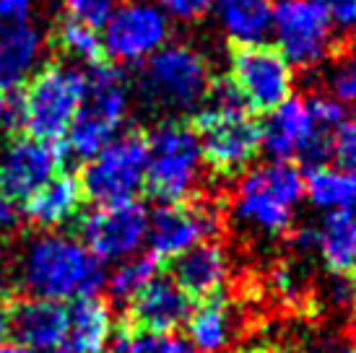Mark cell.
I'll return each mask as SVG.
<instances>
[{
	"label": "cell",
	"mask_w": 356,
	"mask_h": 353,
	"mask_svg": "<svg viewBox=\"0 0 356 353\" xmlns=\"http://www.w3.org/2000/svg\"><path fill=\"white\" fill-rule=\"evenodd\" d=\"M19 278L29 296L50 302H76L99 294L107 273L79 239L44 231L24 247Z\"/></svg>",
	"instance_id": "cell-1"
},
{
	"label": "cell",
	"mask_w": 356,
	"mask_h": 353,
	"mask_svg": "<svg viewBox=\"0 0 356 353\" xmlns=\"http://www.w3.org/2000/svg\"><path fill=\"white\" fill-rule=\"evenodd\" d=\"M203 101L206 107L193 122L203 161L213 172L227 176L248 169L263 148V133L260 125L250 117L234 83L229 79L211 81Z\"/></svg>",
	"instance_id": "cell-2"
},
{
	"label": "cell",
	"mask_w": 356,
	"mask_h": 353,
	"mask_svg": "<svg viewBox=\"0 0 356 353\" xmlns=\"http://www.w3.org/2000/svg\"><path fill=\"white\" fill-rule=\"evenodd\" d=\"M86 94V76L68 65H47L37 70L26 86L16 91V128L24 136L60 143L68 136Z\"/></svg>",
	"instance_id": "cell-3"
},
{
	"label": "cell",
	"mask_w": 356,
	"mask_h": 353,
	"mask_svg": "<svg viewBox=\"0 0 356 353\" xmlns=\"http://www.w3.org/2000/svg\"><path fill=\"white\" fill-rule=\"evenodd\" d=\"M305 197V174L291 161H273L239 179L232 208L245 229L260 236H281Z\"/></svg>",
	"instance_id": "cell-4"
},
{
	"label": "cell",
	"mask_w": 356,
	"mask_h": 353,
	"mask_svg": "<svg viewBox=\"0 0 356 353\" xmlns=\"http://www.w3.org/2000/svg\"><path fill=\"white\" fill-rule=\"evenodd\" d=\"M86 76V94L65 143L70 156L89 161L107 146L128 115V86L115 63H94Z\"/></svg>",
	"instance_id": "cell-5"
},
{
	"label": "cell",
	"mask_w": 356,
	"mask_h": 353,
	"mask_svg": "<svg viewBox=\"0 0 356 353\" xmlns=\"http://www.w3.org/2000/svg\"><path fill=\"white\" fill-rule=\"evenodd\" d=\"M146 143H149V164H146L143 187L161 206L188 200L203 169L200 140L193 125L167 120L151 130Z\"/></svg>",
	"instance_id": "cell-6"
},
{
	"label": "cell",
	"mask_w": 356,
	"mask_h": 353,
	"mask_svg": "<svg viewBox=\"0 0 356 353\" xmlns=\"http://www.w3.org/2000/svg\"><path fill=\"white\" fill-rule=\"evenodd\" d=\"M211 86V70L198 49L164 44L140 70L138 91L151 109L188 112L203 104Z\"/></svg>",
	"instance_id": "cell-7"
},
{
	"label": "cell",
	"mask_w": 356,
	"mask_h": 353,
	"mask_svg": "<svg viewBox=\"0 0 356 353\" xmlns=\"http://www.w3.org/2000/svg\"><path fill=\"white\" fill-rule=\"evenodd\" d=\"M149 143L143 133H125L112 138L81 172V190L97 206L133 200L146 182Z\"/></svg>",
	"instance_id": "cell-8"
},
{
	"label": "cell",
	"mask_w": 356,
	"mask_h": 353,
	"mask_svg": "<svg viewBox=\"0 0 356 353\" xmlns=\"http://www.w3.org/2000/svg\"><path fill=\"white\" fill-rule=\"evenodd\" d=\"M260 133H263V148L276 161L299 158L307 167H320L333 158L336 133L320 128L312 120L309 101L297 94L284 99L276 109L268 112Z\"/></svg>",
	"instance_id": "cell-9"
},
{
	"label": "cell",
	"mask_w": 356,
	"mask_h": 353,
	"mask_svg": "<svg viewBox=\"0 0 356 353\" xmlns=\"http://www.w3.org/2000/svg\"><path fill=\"white\" fill-rule=\"evenodd\" d=\"M234 83L248 112H270L284 99L291 97L294 73L289 60L278 47L263 44H239L232 49V73Z\"/></svg>",
	"instance_id": "cell-10"
},
{
	"label": "cell",
	"mask_w": 356,
	"mask_h": 353,
	"mask_svg": "<svg viewBox=\"0 0 356 353\" xmlns=\"http://www.w3.org/2000/svg\"><path fill=\"white\" fill-rule=\"evenodd\" d=\"M273 34L289 65L312 68L323 63L333 42V21L317 0H278L273 6Z\"/></svg>",
	"instance_id": "cell-11"
},
{
	"label": "cell",
	"mask_w": 356,
	"mask_h": 353,
	"mask_svg": "<svg viewBox=\"0 0 356 353\" xmlns=\"http://www.w3.org/2000/svg\"><path fill=\"white\" fill-rule=\"evenodd\" d=\"M149 236V211L138 200L97 206L79 221V242L99 263L128 260Z\"/></svg>",
	"instance_id": "cell-12"
},
{
	"label": "cell",
	"mask_w": 356,
	"mask_h": 353,
	"mask_svg": "<svg viewBox=\"0 0 356 353\" xmlns=\"http://www.w3.org/2000/svg\"><path fill=\"white\" fill-rule=\"evenodd\" d=\"M167 40V13L154 3L130 0L118 6L104 21L102 49L112 63H140L164 47Z\"/></svg>",
	"instance_id": "cell-13"
},
{
	"label": "cell",
	"mask_w": 356,
	"mask_h": 353,
	"mask_svg": "<svg viewBox=\"0 0 356 353\" xmlns=\"http://www.w3.org/2000/svg\"><path fill=\"white\" fill-rule=\"evenodd\" d=\"M63 151L58 143H44L37 138L21 136L0 156V200L21 206L44 182L60 172Z\"/></svg>",
	"instance_id": "cell-14"
},
{
	"label": "cell",
	"mask_w": 356,
	"mask_h": 353,
	"mask_svg": "<svg viewBox=\"0 0 356 353\" xmlns=\"http://www.w3.org/2000/svg\"><path fill=\"white\" fill-rule=\"evenodd\" d=\"M218 211L208 203H167L149 218L151 255L172 260L218 234Z\"/></svg>",
	"instance_id": "cell-15"
},
{
	"label": "cell",
	"mask_w": 356,
	"mask_h": 353,
	"mask_svg": "<svg viewBox=\"0 0 356 353\" xmlns=\"http://www.w3.org/2000/svg\"><path fill=\"white\" fill-rule=\"evenodd\" d=\"M193 302L172 275H154L128 302V327L143 333H175L185 327Z\"/></svg>",
	"instance_id": "cell-16"
},
{
	"label": "cell",
	"mask_w": 356,
	"mask_h": 353,
	"mask_svg": "<svg viewBox=\"0 0 356 353\" xmlns=\"http://www.w3.org/2000/svg\"><path fill=\"white\" fill-rule=\"evenodd\" d=\"M10 340L31 353H50L68 338V306L29 296L10 304Z\"/></svg>",
	"instance_id": "cell-17"
},
{
	"label": "cell",
	"mask_w": 356,
	"mask_h": 353,
	"mask_svg": "<svg viewBox=\"0 0 356 353\" xmlns=\"http://www.w3.org/2000/svg\"><path fill=\"white\" fill-rule=\"evenodd\" d=\"M172 278L190 296V302H203L218 296L229 278L227 249L208 239L172 257Z\"/></svg>",
	"instance_id": "cell-18"
},
{
	"label": "cell",
	"mask_w": 356,
	"mask_h": 353,
	"mask_svg": "<svg viewBox=\"0 0 356 353\" xmlns=\"http://www.w3.org/2000/svg\"><path fill=\"white\" fill-rule=\"evenodd\" d=\"M81 203H83V190L79 176L58 172L24 203V218H29L31 224L44 231H52L79 216Z\"/></svg>",
	"instance_id": "cell-19"
},
{
	"label": "cell",
	"mask_w": 356,
	"mask_h": 353,
	"mask_svg": "<svg viewBox=\"0 0 356 353\" xmlns=\"http://www.w3.org/2000/svg\"><path fill=\"white\" fill-rule=\"evenodd\" d=\"M44 40L31 24L0 31V94H16L37 65Z\"/></svg>",
	"instance_id": "cell-20"
},
{
	"label": "cell",
	"mask_w": 356,
	"mask_h": 353,
	"mask_svg": "<svg viewBox=\"0 0 356 353\" xmlns=\"http://www.w3.org/2000/svg\"><path fill=\"white\" fill-rule=\"evenodd\" d=\"M273 0H213L218 26L234 44H263L273 31Z\"/></svg>",
	"instance_id": "cell-21"
},
{
	"label": "cell",
	"mask_w": 356,
	"mask_h": 353,
	"mask_svg": "<svg viewBox=\"0 0 356 353\" xmlns=\"http://www.w3.org/2000/svg\"><path fill=\"white\" fill-rule=\"evenodd\" d=\"M315 247L333 275H356V211H330L315 229Z\"/></svg>",
	"instance_id": "cell-22"
},
{
	"label": "cell",
	"mask_w": 356,
	"mask_h": 353,
	"mask_svg": "<svg viewBox=\"0 0 356 353\" xmlns=\"http://www.w3.org/2000/svg\"><path fill=\"white\" fill-rule=\"evenodd\" d=\"M68 348L76 353H104L112 343V314L99 296H83L68 306Z\"/></svg>",
	"instance_id": "cell-23"
},
{
	"label": "cell",
	"mask_w": 356,
	"mask_h": 353,
	"mask_svg": "<svg viewBox=\"0 0 356 353\" xmlns=\"http://www.w3.org/2000/svg\"><path fill=\"white\" fill-rule=\"evenodd\" d=\"M188 343L195 348V353H221L227 351L234 338V314L224 296L203 299L193 312L188 322Z\"/></svg>",
	"instance_id": "cell-24"
},
{
	"label": "cell",
	"mask_w": 356,
	"mask_h": 353,
	"mask_svg": "<svg viewBox=\"0 0 356 353\" xmlns=\"http://www.w3.org/2000/svg\"><path fill=\"white\" fill-rule=\"evenodd\" d=\"M305 195L323 211H354L356 208V169L346 167H309L305 174Z\"/></svg>",
	"instance_id": "cell-25"
},
{
	"label": "cell",
	"mask_w": 356,
	"mask_h": 353,
	"mask_svg": "<svg viewBox=\"0 0 356 353\" xmlns=\"http://www.w3.org/2000/svg\"><path fill=\"white\" fill-rule=\"evenodd\" d=\"M154 275H159V257L156 255H133L118 265V270H112L104 286H107L109 296L115 302H125L128 304L133 296L138 294L143 286L149 284Z\"/></svg>",
	"instance_id": "cell-26"
},
{
	"label": "cell",
	"mask_w": 356,
	"mask_h": 353,
	"mask_svg": "<svg viewBox=\"0 0 356 353\" xmlns=\"http://www.w3.org/2000/svg\"><path fill=\"white\" fill-rule=\"evenodd\" d=\"M109 345L112 353H195L188 338H179L177 333H143L128 325H122L120 333L112 335Z\"/></svg>",
	"instance_id": "cell-27"
},
{
	"label": "cell",
	"mask_w": 356,
	"mask_h": 353,
	"mask_svg": "<svg viewBox=\"0 0 356 353\" xmlns=\"http://www.w3.org/2000/svg\"><path fill=\"white\" fill-rule=\"evenodd\" d=\"M55 44L65 58L81 60V63H99L104 49H102V37L94 26H86L81 21H63L55 31Z\"/></svg>",
	"instance_id": "cell-28"
},
{
	"label": "cell",
	"mask_w": 356,
	"mask_h": 353,
	"mask_svg": "<svg viewBox=\"0 0 356 353\" xmlns=\"http://www.w3.org/2000/svg\"><path fill=\"white\" fill-rule=\"evenodd\" d=\"M327 97L338 104H356V47L341 52L327 73Z\"/></svg>",
	"instance_id": "cell-29"
},
{
	"label": "cell",
	"mask_w": 356,
	"mask_h": 353,
	"mask_svg": "<svg viewBox=\"0 0 356 353\" xmlns=\"http://www.w3.org/2000/svg\"><path fill=\"white\" fill-rule=\"evenodd\" d=\"M115 8H118V0H65L68 19L81 21L94 29L104 26V21L112 16Z\"/></svg>",
	"instance_id": "cell-30"
},
{
	"label": "cell",
	"mask_w": 356,
	"mask_h": 353,
	"mask_svg": "<svg viewBox=\"0 0 356 353\" xmlns=\"http://www.w3.org/2000/svg\"><path fill=\"white\" fill-rule=\"evenodd\" d=\"M333 156L338 164L346 169H356V117L346 120L336 133V143H333Z\"/></svg>",
	"instance_id": "cell-31"
},
{
	"label": "cell",
	"mask_w": 356,
	"mask_h": 353,
	"mask_svg": "<svg viewBox=\"0 0 356 353\" xmlns=\"http://www.w3.org/2000/svg\"><path fill=\"white\" fill-rule=\"evenodd\" d=\"M159 8L172 19L195 21L203 19L208 10L213 8V0H159Z\"/></svg>",
	"instance_id": "cell-32"
},
{
	"label": "cell",
	"mask_w": 356,
	"mask_h": 353,
	"mask_svg": "<svg viewBox=\"0 0 356 353\" xmlns=\"http://www.w3.org/2000/svg\"><path fill=\"white\" fill-rule=\"evenodd\" d=\"M34 0H0V31L29 24Z\"/></svg>",
	"instance_id": "cell-33"
},
{
	"label": "cell",
	"mask_w": 356,
	"mask_h": 353,
	"mask_svg": "<svg viewBox=\"0 0 356 353\" xmlns=\"http://www.w3.org/2000/svg\"><path fill=\"white\" fill-rule=\"evenodd\" d=\"M330 21L346 31H356V0H327Z\"/></svg>",
	"instance_id": "cell-34"
},
{
	"label": "cell",
	"mask_w": 356,
	"mask_h": 353,
	"mask_svg": "<svg viewBox=\"0 0 356 353\" xmlns=\"http://www.w3.org/2000/svg\"><path fill=\"white\" fill-rule=\"evenodd\" d=\"M10 335V302L0 291V345L8 340Z\"/></svg>",
	"instance_id": "cell-35"
},
{
	"label": "cell",
	"mask_w": 356,
	"mask_h": 353,
	"mask_svg": "<svg viewBox=\"0 0 356 353\" xmlns=\"http://www.w3.org/2000/svg\"><path fill=\"white\" fill-rule=\"evenodd\" d=\"M323 353H354V351H346V348H327V351Z\"/></svg>",
	"instance_id": "cell-36"
},
{
	"label": "cell",
	"mask_w": 356,
	"mask_h": 353,
	"mask_svg": "<svg viewBox=\"0 0 356 353\" xmlns=\"http://www.w3.org/2000/svg\"><path fill=\"white\" fill-rule=\"evenodd\" d=\"M351 335H354V340H356V309H354V320H351Z\"/></svg>",
	"instance_id": "cell-37"
},
{
	"label": "cell",
	"mask_w": 356,
	"mask_h": 353,
	"mask_svg": "<svg viewBox=\"0 0 356 353\" xmlns=\"http://www.w3.org/2000/svg\"><path fill=\"white\" fill-rule=\"evenodd\" d=\"M50 353H76V351H70V348H63V345H60V348H55V351H50Z\"/></svg>",
	"instance_id": "cell-38"
}]
</instances>
